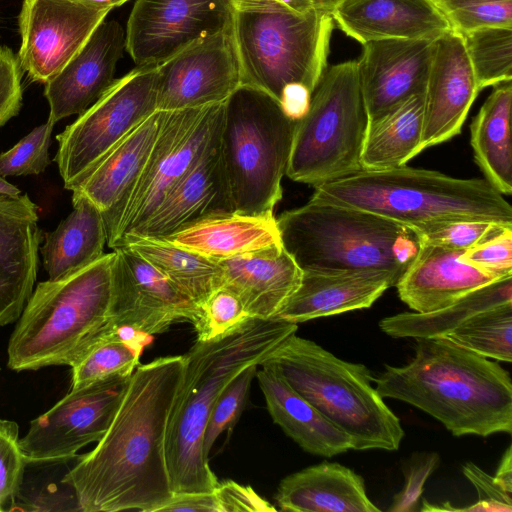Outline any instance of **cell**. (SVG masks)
Here are the masks:
<instances>
[{
	"mask_svg": "<svg viewBox=\"0 0 512 512\" xmlns=\"http://www.w3.org/2000/svg\"><path fill=\"white\" fill-rule=\"evenodd\" d=\"M119 246H126L149 261L197 307L223 286V270L217 260L180 248L162 238L128 235Z\"/></svg>",
	"mask_w": 512,
	"mask_h": 512,
	"instance_id": "obj_34",
	"label": "cell"
},
{
	"mask_svg": "<svg viewBox=\"0 0 512 512\" xmlns=\"http://www.w3.org/2000/svg\"><path fill=\"white\" fill-rule=\"evenodd\" d=\"M232 24L230 0H137L126 50L137 67L158 66Z\"/></svg>",
	"mask_w": 512,
	"mask_h": 512,
	"instance_id": "obj_14",
	"label": "cell"
},
{
	"mask_svg": "<svg viewBox=\"0 0 512 512\" xmlns=\"http://www.w3.org/2000/svg\"><path fill=\"white\" fill-rule=\"evenodd\" d=\"M368 126L356 60L326 68L298 120L286 175L316 187L361 171Z\"/></svg>",
	"mask_w": 512,
	"mask_h": 512,
	"instance_id": "obj_10",
	"label": "cell"
},
{
	"mask_svg": "<svg viewBox=\"0 0 512 512\" xmlns=\"http://www.w3.org/2000/svg\"><path fill=\"white\" fill-rule=\"evenodd\" d=\"M55 122L48 117L16 145L0 154V175L20 176L43 173L50 164L49 147Z\"/></svg>",
	"mask_w": 512,
	"mask_h": 512,
	"instance_id": "obj_43",
	"label": "cell"
},
{
	"mask_svg": "<svg viewBox=\"0 0 512 512\" xmlns=\"http://www.w3.org/2000/svg\"><path fill=\"white\" fill-rule=\"evenodd\" d=\"M126 49V34L115 20H103L77 54L48 82L44 95L55 123L86 111L114 82Z\"/></svg>",
	"mask_w": 512,
	"mask_h": 512,
	"instance_id": "obj_20",
	"label": "cell"
},
{
	"mask_svg": "<svg viewBox=\"0 0 512 512\" xmlns=\"http://www.w3.org/2000/svg\"><path fill=\"white\" fill-rule=\"evenodd\" d=\"M331 17L340 30L361 44L437 39L452 31L431 0H345Z\"/></svg>",
	"mask_w": 512,
	"mask_h": 512,
	"instance_id": "obj_25",
	"label": "cell"
},
{
	"mask_svg": "<svg viewBox=\"0 0 512 512\" xmlns=\"http://www.w3.org/2000/svg\"><path fill=\"white\" fill-rule=\"evenodd\" d=\"M80 455L28 460L8 511L82 512L77 491L66 476Z\"/></svg>",
	"mask_w": 512,
	"mask_h": 512,
	"instance_id": "obj_36",
	"label": "cell"
},
{
	"mask_svg": "<svg viewBox=\"0 0 512 512\" xmlns=\"http://www.w3.org/2000/svg\"><path fill=\"white\" fill-rule=\"evenodd\" d=\"M88 5L97 6L101 8L112 9L114 7L120 6L128 0H76Z\"/></svg>",
	"mask_w": 512,
	"mask_h": 512,
	"instance_id": "obj_55",
	"label": "cell"
},
{
	"mask_svg": "<svg viewBox=\"0 0 512 512\" xmlns=\"http://www.w3.org/2000/svg\"><path fill=\"white\" fill-rule=\"evenodd\" d=\"M460 259L495 278L512 275V227L464 251Z\"/></svg>",
	"mask_w": 512,
	"mask_h": 512,
	"instance_id": "obj_46",
	"label": "cell"
},
{
	"mask_svg": "<svg viewBox=\"0 0 512 512\" xmlns=\"http://www.w3.org/2000/svg\"><path fill=\"white\" fill-rule=\"evenodd\" d=\"M275 500L287 512H379L364 479L350 468L324 461L285 477Z\"/></svg>",
	"mask_w": 512,
	"mask_h": 512,
	"instance_id": "obj_29",
	"label": "cell"
},
{
	"mask_svg": "<svg viewBox=\"0 0 512 512\" xmlns=\"http://www.w3.org/2000/svg\"><path fill=\"white\" fill-rule=\"evenodd\" d=\"M224 103L162 111L158 136L107 245L136 232L218 138Z\"/></svg>",
	"mask_w": 512,
	"mask_h": 512,
	"instance_id": "obj_11",
	"label": "cell"
},
{
	"mask_svg": "<svg viewBox=\"0 0 512 512\" xmlns=\"http://www.w3.org/2000/svg\"><path fill=\"white\" fill-rule=\"evenodd\" d=\"M113 255L104 254L71 275L37 284L8 341L11 370L70 367L115 329Z\"/></svg>",
	"mask_w": 512,
	"mask_h": 512,
	"instance_id": "obj_4",
	"label": "cell"
},
{
	"mask_svg": "<svg viewBox=\"0 0 512 512\" xmlns=\"http://www.w3.org/2000/svg\"><path fill=\"white\" fill-rule=\"evenodd\" d=\"M439 462V455L430 453L417 459L405 472L403 489L393 497L388 511L412 512L415 511L422 496L424 484L433 473Z\"/></svg>",
	"mask_w": 512,
	"mask_h": 512,
	"instance_id": "obj_49",
	"label": "cell"
},
{
	"mask_svg": "<svg viewBox=\"0 0 512 512\" xmlns=\"http://www.w3.org/2000/svg\"><path fill=\"white\" fill-rule=\"evenodd\" d=\"M423 115L424 93H419L369 123L361 154L362 170L403 166L419 154Z\"/></svg>",
	"mask_w": 512,
	"mask_h": 512,
	"instance_id": "obj_33",
	"label": "cell"
},
{
	"mask_svg": "<svg viewBox=\"0 0 512 512\" xmlns=\"http://www.w3.org/2000/svg\"><path fill=\"white\" fill-rule=\"evenodd\" d=\"M251 317L239 297L225 287L215 290L199 307L192 324L198 341L220 339Z\"/></svg>",
	"mask_w": 512,
	"mask_h": 512,
	"instance_id": "obj_41",
	"label": "cell"
},
{
	"mask_svg": "<svg viewBox=\"0 0 512 512\" xmlns=\"http://www.w3.org/2000/svg\"><path fill=\"white\" fill-rule=\"evenodd\" d=\"M129 377L114 376L69 393L31 421L20 447L28 460L71 457L98 442L114 417Z\"/></svg>",
	"mask_w": 512,
	"mask_h": 512,
	"instance_id": "obj_13",
	"label": "cell"
},
{
	"mask_svg": "<svg viewBox=\"0 0 512 512\" xmlns=\"http://www.w3.org/2000/svg\"><path fill=\"white\" fill-rule=\"evenodd\" d=\"M219 136L149 219L130 235L162 238L201 217L233 212Z\"/></svg>",
	"mask_w": 512,
	"mask_h": 512,
	"instance_id": "obj_27",
	"label": "cell"
},
{
	"mask_svg": "<svg viewBox=\"0 0 512 512\" xmlns=\"http://www.w3.org/2000/svg\"><path fill=\"white\" fill-rule=\"evenodd\" d=\"M157 111V66L136 67L56 136L54 158L72 191L123 138Z\"/></svg>",
	"mask_w": 512,
	"mask_h": 512,
	"instance_id": "obj_12",
	"label": "cell"
},
{
	"mask_svg": "<svg viewBox=\"0 0 512 512\" xmlns=\"http://www.w3.org/2000/svg\"><path fill=\"white\" fill-rule=\"evenodd\" d=\"M511 105L512 81L495 85L470 126L474 159L502 195L512 193Z\"/></svg>",
	"mask_w": 512,
	"mask_h": 512,
	"instance_id": "obj_32",
	"label": "cell"
},
{
	"mask_svg": "<svg viewBox=\"0 0 512 512\" xmlns=\"http://www.w3.org/2000/svg\"><path fill=\"white\" fill-rule=\"evenodd\" d=\"M461 37L480 90L512 80V27H486Z\"/></svg>",
	"mask_w": 512,
	"mask_h": 512,
	"instance_id": "obj_38",
	"label": "cell"
},
{
	"mask_svg": "<svg viewBox=\"0 0 512 512\" xmlns=\"http://www.w3.org/2000/svg\"><path fill=\"white\" fill-rule=\"evenodd\" d=\"M479 91L462 37H438L424 92L422 150L460 133Z\"/></svg>",
	"mask_w": 512,
	"mask_h": 512,
	"instance_id": "obj_19",
	"label": "cell"
},
{
	"mask_svg": "<svg viewBox=\"0 0 512 512\" xmlns=\"http://www.w3.org/2000/svg\"><path fill=\"white\" fill-rule=\"evenodd\" d=\"M459 35L486 28L512 27V0H431Z\"/></svg>",
	"mask_w": 512,
	"mask_h": 512,
	"instance_id": "obj_40",
	"label": "cell"
},
{
	"mask_svg": "<svg viewBox=\"0 0 512 512\" xmlns=\"http://www.w3.org/2000/svg\"><path fill=\"white\" fill-rule=\"evenodd\" d=\"M72 203V212L54 231L43 234L39 252L49 280L71 275L104 255L107 234L101 212L76 192H72Z\"/></svg>",
	"mask_w": 512,
	"mask_h": 512,
	"instance_id": "obj_31",
	"label": "cell"
},
{
	"mask_svg": "<svg viewBox=\"0 0 512 512\" xmlns=\"http://www.w3.org/2000/svg\"><path fill=\"white\" fill-rule=\"evenodd\" d=\"M185 368V355L136 367L107 431L66 476L82 512H158L173 496L166 433Z\"/></svg>",
	"mask_w": 512,
	"mask_h": 512,
	"instance_id": "obj_1",
	"label": "cell"
},
{
	"mask_svg": "<svg viewBox=\"0 0 512 512\" xmlns=\"http://www.w3.org/2000/svg\"><path fill=\"white\" fill-rule=\"evenodd\" d=\"M161 120L162 111L157 110L114 146L72 190L99 209L107 241L148 160Z\"/></svg>",
	"mask_w": 512,
	"mask_h": 512,
	"instance_id": "obj_23",
	"label": "cell"
},
{
	"mask_svg": "<svg viewBox=\"0 0 512 512\" xmlns=\"http://www.w3.org/2000/svg\"><path fill=\"white\" fill-rule=\"evenodd\" d=\"M240 85L280 103L284 90L311 93L327 68L334 22L330 14L298 13L278 0H230Z\"/></svg>",
	"mask_w": 512,
	"mask_h": 512,
	"instance_id": "obj_7",
	"label": "cell"
},
{
	"mask_svg": "<svg viewBox=\"0 0 512 512\" xmlns=\"http://www.w3.org/2000/svg\"><path fill=\"white\" fill-rule=\"evenodd\" d=\"M142 353L111 332L95 344L71 368V389L114 376H131Z\"/></svg>",
	"mask_w": 512,
	"mask_h": 512,
	"instance_id": "obj_39",
	"label": "cell"
},
{
	"mask_svg": "<svg viewBox=\"0 0 512 512\" xmlns=\"http://www.w3.org/2000/svg\"><path fill=\"white\" fill-rule=\"evenodd\" d=\"M21 194V191L13 184L9 183L0 175V195L16 196Z\"/></svg>",
	"mask_w": 512,
	"mask_h": 512,
	"instance_id": "obj_56",
	"label": "cell"
},
{
	"mask_svg": "<svg viewBox=\"0 0 512 512\" xmlns=\"http://www.w3.org/2000/svg\"><path fill=\"white\" fill-rule=\"evenodd\" d=\"M407 365L373 381L382 398L406 402L440 421L454 436L512 433V382L497 362L442 338H416Z\"/></svg>",
	"mask_w": 512,
	"mask_h": 512,
	"instance_id": "obj_2",
	"label": "cell"
},
{
	"mask_svg": "<svg viewBox=\"0 0 512 512\" xmlns=\"http://www.w3.org/2000/svg\"><path fill=\"white\" fill-rule=\"evenodd\" d=\"M110 10L76 0H23L19 65L30 79L45 84L77 54Z\"/></svg>",
	"mask_w": 512,
	"mask_h": 512,
	"instance_id": "obj_15",
	"label": "cell"
},
{
	"mask_svg": "<svg viewBox=\"0 0 512 512\" xmlns=\"http://www.w3.org/2000/svg\"><path fill=\"white\" fill-rule=\"evenodd\" d=\"M508 228L484 221H453L428 226L419 231L421 242L466 251Z\"/></svg>",
	"mask_w": 512,
	"mask_h": 512,
	"instance_id": "obj_44",
	"label": "cell"
},
{
	"mask_svg": "<svg viewBox=\"0 0 512 512\" xmlns=\"http://www.w3.org/2000/svg\"><path fill=\"white\" fill-rule=\"evenodd\" d=\"M220 512H275L277 509L252 487L233 480L219 482L214 489Z\"/></svg>",
	"mask_w": 512,
	"mask_h": 512,
	"instance_id": "obj_50",
	"label": "cell"
},
{
	"mask_svg": "<svg viewBox=\"0 0 512 512\" xmlns=\"http://www.w3.org/2000/svg\"><path fill=\"white\" fill-rule=\"evenodd\" d=\"M345 0H312L313 8L328 13L331 15L332 11Z\"/></svg>",
	"mask_w": 512,
	"mask_h": 512,
	"instance_id": "obj_54",
	"label": "cell"
},
{
	"mask_svg": "<svg viewBox=\"0 0 512 512\" xmlns=\"http://www.w3.org/2000/svg\"><path fill=\"white\" fill-rule=\"evenodd\" d=\"M21 71L18 58L0 47V127L16 116L22 105Z\"/></svg>",
	"mask_w": 512,
	"mask_h": 512,
	"instance_id": "obj_48",
	"label": "cell"
},
{
	"mask_svg": "<svg viewBox=\"0 0 512 512\" xmlns=\"http://www.w3.org/2000/svg\"><path fill=\"white\" fill-rule=\"evenodd\" d=\"M255 377L274 423L306 452L332 457L353 448L352 438L300 395L273 365L263 362Z\"/></svg>",
	"mask_w": 512,
	"mask_h": 512,
	"instance_id": "obj_28",
	"label": "cell"
},
{
	"mask_svg": "<svg viewBox=\"0 0 512 512\" xmlns=\"http://www.w3.org/2000/svg\"><path fill=\"white\" fill-rule=\"evenodd\" d=\"M257 367L258 365H251L242 370L214 402L203 436V454L208 461L217 438L235 426L244 410Z\"/></svg>",
	"mask_w": 512,
	"mask_h": 512,
	"instance_id": "obj_42",
	"label": "cell"
},
{
	"mask_svg": "<svg viewBox=\"0 0 512 512\" xmlns=\"http://www.w3.org/2000/svg\"><path fill=\"white\" fill-rule=\"evenodd\" d=\"M240 86L232 24L157 66V110L225 102Z\"/></svg>",
	"mask_w": 512,
	"mask_h": 512,
	"instance_id": "obj_16",
	"label": "cell"
},
{
	"mask_svg": "<svg viewBox=\"0 0 512 512\" xmlns=\"http://www.w3.org/2000/svg\"><path fill=\"white\" fill-rule=\"evenodd\" d=\"M463 473L476 488L478 501L468 507L457 508V511H512V495L503 490L494 477L471 462L463 465Z\"/></svg>",
	"mask_w": 512,
	"mask_h": 512,
	"instance_id": "obj_47",
	"label": "cell"
},
{
	"mask_svg": "<svg viewBox=\"0 0 512 512\" xmlns=\"http://www.w3.org/2000/svg\"><path fill=\"white\" fill-rule=\"evenodd\" d=\"M507 302H512V275L478 288L443 309L396 314L382 319L379 326L394 338L440 337L472 315Z\"/></svg>",
	"mask_w": 512,
	"mask_h": 512,
	"instance_id": "obj_35",
	"label": "cell"
},
{
	"mask_svg": "<svg viewBox=\"0 0 512 512\" xmlns=\"http://www.w3.org/2000/svg\"><path fill=\"white\" fill-rule=\"evenodd\" d=\"M463 252L421 242L416 257L395 285L400 299L416 313H430L500 279L463 262Z\"/></svg>",
	"mask_w": 512,
	"mask_h": 512,
	"instance_id": "obj_22",
	"label": "cell"
},
{
	"mask_svg": "<svg viewBox=\"0 0 512 512\" xmlns=\"http://www.w3.org/2000/svg\"><path fill=\"white\" fill-rule=\"evenodd\" d=\"M313 200L361 209L419 231L453 221L512 227V207L486 180L405 165L361 170L314 187Z\"/></svg>",
	"mask_w": 512,
	"mask_h": 512,
	"instance_id": "obj_5",
	"label": "cell"
},
{
	"mask_svg": "<svg viewBox=\"0 0 512 512\" xmlns=\"http://www.w3.org/2000/svg\"><path fill=\"white\" fill-rule=\"evenodd\" d=\"M439 338L484 357L511 362L512 302L480 311Z\"/></svg>",
	"mask_w": 512,
	"mask_h": 512,
	"instance_id": "obj_37",
	"label": "cell"
},
{
	"mask_svg": "<svg viewBox=\"0 0 512 512\" xmlns=\"http://www.w3.org/2000/svg\"><path fill=\"white\" fill-rule=\"evenodd\" d=\"M297 324L277 319H249L237 330L198 341L185 354L182 387L170 413L166 462L173 493L212 492L219 481L203 454V436L212 406L242 370L262 362Z\"/></svg>",
	"mask_w": 512,
	"mask_h": 512,
	"instance_id": "obj_3",
	"label": "cell"
},
{
	"mask_svg": "<svg viewBox=\"0 0 512 512\" xmlns=\"http://www.w3.org/2000/svg\"><path fill=\"white\" fill-rule=\"evenodd\" d=\"M217 262L223 270L222 287L235 293L254 319H272L303 274L282 244Z\"/></svg>",
	"mask_w": 512,
	"mask_h": 512,
	"instance_id": "obj_26",
	"label": "cell"
},
{
	"mask_svg": "<svg viewBox=\"0 0 512 512\" xmlns=\"http://www.w3.org/2000/svg\"><path fill=\"white\" fill-rule=\"evenodd\" d=\"M399 277L389 271L303 272L299 287L272 319L302 323L369 308Z\"/></svg>",
	"mask_w": 512,
	"mask_h": 512,
	"instance_id": "obj_24",
	"label": "cell"
},
{
	"mask_svg": "<svg viewBox=\"0 0 512 512\" xmlns=\"http://www.w3.org/2000/svg\"><path fill=\"white\" fill-rule=\"evenodd\" d=\"M298 13H308L313 10L312 0H278Z\"/></svg>",
	"mask_w": 512,
	"mask_h": 512,
	"instance_id": "obj_53",
	"label": "cell"
},
{
	"mask_svg": "<svg viewBox=\"0 0 512 512\" xmlns=\"http://www.w3.org/2000/svg\"><path fill=\"white\" fill-rule=\"evenodd\" d=\"M213 260L261 251L281 244L276 217L236 212L210 214L162 237Z\"/></svg>",
	"mask_w": 512,
	"mask_h": 512,
	"instance_id": "obj_30",
	"label": "cell"
},
{
	"mask_svg": "<svg viewBox=\"0 0 512 512\" xmlns=\"http://www.w3.org/2000/svg\"><path fill=\"white\" fill-rule=\"evenodd\" d=\"M436 39H385L363 45L356 60L369 123L424 93Z\"/></svg>",
	"mask_w": 512,
	"mask_h": 512,
	"instance_id": "obj_18",
	"label": "cell"
},
{
	"mask_svg": "<svg viewBox=\"0 0 512 512\" xmlns=\"http://www.w3.org/2000/svg\"><path fill=\"white\" fill-rule=\"evenodd\" d=\"M112 322L150 335L181 321L194 323L198 307L154 265L126 246L113 249Z\"/></svg>",
	"mask_w": 512,
	"mask_h": 512,
	"instance_id": "obj_17",
	"label": "cell"
},
{
	"mask_svg": "<svg viewBox=\"0 0 512 512\" xmlns=\"http://www.w3.org/2000/svg\"><path fill=\"white\" fill-rule=\"evenodd\" d=\"M263 362L275 366L300 395L346 432L352 449L399 448L404 437L400 420L372 386L365 365L342 360L296 333Z\"/></svg>",
	"mask_w": 512,
	"mask_h": 512,
	"instance_id": "obj_8",
	"label": "cell"
},
{
	"mask_svg": "<svg viewBox=\"0 0 512 512\" xmlns=\"http://www.w3.org/2000/svg\"><path fill=\"white\" fill-rule=\"evenodd\" d=\"M276 221L282 246L302 272L382 270L400 279L421 245L417 232L401 223L313 199Z\"/></svg>",
	"mask_w": 512,
	"mask_h": 512,
	"instance_id": "obj_6",
	"label": "cell"
},
{
	"mask_svg": "<svg viewBox=\"0 0 512 512\" xmlns=\"http://www.w3.org/2000/svg\"><path fill=\"white\" fill-rule=\"evenodd\" d=\"M298 120L249 86L240 85L225 101L219 150L233 212L274 215Z\"/></svg>",
	"mask_w": 512,
	"mask_h": 512,
	"instance_id": "obj_9",
	"label": "cell"
},
{
	"mask_svg": "<svg viewBox=\"0 0 512 512\" xmlns=\"http://www.w3.org/2000/svg\"><path fill=\"white\" fill-rule=\"evenodd\" d=\"M24 466L19 426L14 421L0 418V511H8L19 487Z\"/></svg>",
	"mask_w": 512,
	"mask_h": 512,
	"instance_id": "obj_45",
	"label": "cell"
},
{
	"mask_svg": "<svg viewBox=\"0 0 512 512\" xmlns=\"http://www.w3.org/2000/svg\"><path fill=\"white\" fill-rule=\"evenodd\" d=\"M498 485L508 494L512 495V449L508 446L499 463L496 475L494 476Z\"/></svg>",
	"mask_w": 512,
	"mask_h": 512,
	"instance_id": "obj_52",
	"label": "cell"
},
{
	"mask_svg": "<svg viewBox=\"0 0 512 512\" xmlns=\"http://www.w3.org/2000/svg\"><path fill=\"white\" fill-rule=\"evenodd\" d=\"M220 512L214 491L174 493L158 512Z\"/></svg>",
	"mask_w": 512,
	"mask_h": 512,
	"instance_id": "obj_51",
	"label": "cell"
},
{
	"mask_svg": "<svg viewBox=\"0 0 512 512\" xmlns=\"http://www.w3.org/2000/svg\"><path fill=\"white\" fill-rule=\"evenodd\" d=\"M43 232L24 195H0V327L18 320L37 277Z\"/></svg>",
	"mask_w": 512,
	"mask_h": 512,
	"instance_id": "obj_21",
	"label": "cell"
}]
</instances>
